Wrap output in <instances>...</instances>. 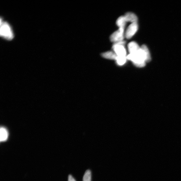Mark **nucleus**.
<instances>
[{
  "label": "nucleus",
  "instance_id": "20e7f679",
  "mask_svg": "<svg viewBox=\"0 0 181 181\" xmlns=\"http://www.w3.org/2000/svg\"><path fill=\"white\" fill-rule=\"evenodd\" d=\"M138 29V25L137 23H132L130 25L126 31L125 36L127 39H129L132 38Z\"/></svg>",
  "mask_w": 181,
  "mask_h": 181
},
{
  "label": "nucleus",
  "instance_id": "ddd939ff",
  "mask_svg": "<svg viewBox=\"0 0 181 181\" xmlns=\"http://www.w3.org/2000/svg\"><path fill=\"white\" fill-rule=\"evenodd\" d=\"M68 181H76V180L71 175H70L68 176Z\"/></svg>",
  "mask_w": 181,
  "mask_h": 181
},
{
  "label": "nucleus",
  "instance_id": "6e6552de",
  "mask_svg": "<svg viewBox=\"0 0 181 181\" xmlns=\"http://www.w3.org/2000/svg\"><path fill=\"white\" fill-rule=\"evenodd\" d=\"M0 134V140L1 142H3L7 140L8 136V132L4 127H1Z\"/></svg>",
  "mask_w": 181,
  "mask_h": 181
},
{
  "label": "nucleus",
  "instance_id": "39448f33",
  "mask_svg": "<svg viewBox=\"0 0 181 181\" xmlns=\"http://www.w3.org/2000/svg\"><path fill=\"white\" fill-rule=\"evenodd\" d=\"M129 54H135L140 49L138 44L135 42H132L128 45Z\"/></svg>",
  "mask_w": 181,
  "mask_h": 181
},
{
  "label": "nucleus",
  "instance_id": "7ed1b4c3",
  "mask_svg": "<svg viewBox=\"0 0 181 181\" xmlns=\"http://www.w3.org/2000/svg\"><path fill=\"white\" fill-rule=\"evenodd\" d=\"M124 45L120 42L115 43L112 46L114 52L118 56H127V52Z\"/></svg>",
  "mask_w": 181,
  "mask_h": 181
},
{
  "label": "nucleus",
  "instance_id": "f8f14e48",
  "mask_svg": "<svg viewBox=\"0 0 181 181\" xmlns=\"http://www.w3.org/2000/svg\"><path fill=\"white\" fill-rule=\"evenodd\" d=\"M91 174L90 170H87L85 172L83 176V181H91Z\"/></svg>",
  "mask_w": 181,
  "mask_h": 181
},
{
  "label": "nucleus",
  "instance_id": "423d86ee",
  "mask_svg": "<svg viewBox=\"0 0 181 181\" xmlns=\"http://www.w3.org/2000/svg\"><path fill=\"white\" fill-rule=\"evenodd\" d=\"M127 22H130L132 23H137L138 17L134 13L132 12H128L124 15Z\"/></svg>",
  "mask_w": 181,
  "mask_h": 181
},
{
  "label": "nucleus",
  "instance_id": "1a4fd4ad",
  "mask_svg": "<svg viewBox=\"0 0 181 181\" xmlns=\"http://www.w3.org/2000/svg\"><path fill=\"white\" fill-rule=\"evenodd\" d=\"M127 22L124 16H120L117 19L116 24L119 28L124 29Z\"/></svg>",
  "mask_w": 181,
  "mask_h": 181
},
{
  "label": "nucleus",
  "instance_id": "0eeeda50",
  "mask_svg": "<svg viewBox=\"0 0 181 181\" xmlns=\"http://www.w3.org/2000/svg\"><path fill=\"white\" fill-rule=\"evenodd\" d=\"M101 56L104 58L112 60H116L118 56L114 52L109 51L102 53Z\"/></svg>",
  "mask_w": 181,
  "mask_h": 181
},
{
  "label": "nucleus",
  "instance_id": "9d476101",
  "mask_svg": "<svg viewBox=\"0 0 181 181\" xmlns=\"http://www.w3.org/2000/svg\"><path fill=\"white\" fill-rule=\"evenodd\" d=\"M141 48L144 51L145 53L146 56L147 62L150 61L151 59L150 54L149 51L147 46L145 45H143L141 46Z\"/></svg>",
  "mask_w": 181,
  "mask_h": 181
},
{
  "label": "nucleus",
  "instance_id": "f03ea898",
  "mask_svg": "<svg viewBox=\"0 0 181 181\" xmlns=\"http://www.w3.org/2000/svg\"><path fill=\"white\" fill-rule=\"evenodd\" d=\"M124 29L120 28L111 35L110 40L114 43L123 41L124 38Z\"/></svg>",
  "mask_w": 181,
  "mask_h": 181
},
{
  "label": "nucleus",
  "instance_id": "f257e3e1",
  "mask_svg": "<svg viewBox=\"0 0 181 181\" xmlns=\"http://www.w3.org/2000/svg\"><path fill=\"white\" fill-rule=\"evenodd\" d=\"M1 36L8 40H11L14 37L11 28L9 24L5 22L1 21Z\"/></svg>",
  "mask_w": 181,
  "mask_h": 181
},
{
  "label": "nucleus",
  "instance_id": "9b49d317",
  "mask_svg": "<svg viewBox=\"0 0 181 181\" xmlns=\"http://www.w3.org/2000/svg\"><path fill=\"white\" fill-rule=\"evenodd\" d=\"M127 60V56H118L116 59L117 64L121 66L124 65Z\"/></svg>",
  "mask_w": 181,
  "mask_h": 181
}]
</instances>
